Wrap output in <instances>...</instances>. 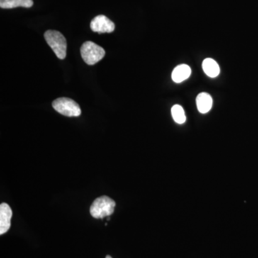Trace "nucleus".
I'll use <instances>...</instances> for the list:
<instances>
[{
	"mask_svg": "<svg viewBox=\"0 0 258 258\" xmlns=\"http://www.w3.org/2000/svg\"><path fill=\"white\" fill-rule=\"evenodd\" d=\"M44 37L56 56L61 60L66 58L67 55V42L63 35L56 30H47L44 34Z\"/></svg>",
	"mask_w": 258,
	"mask_h": 258,
	"instance_id": "1",
	"label": "nucleus"
},
{
	"mask_svg": "<svg viewBox=\"0 0 258 258\" xmlns=\"http://www.w3.org/2000/svg\"><path fill=\"white\" fill-rule=\"evenodd\" d=\"M115 207L114 200L107 196H102L94 200L90 208V212L94 218L103 219L111 216L114 212Z\"/></svg>",
	"mask_w": 258,
	"mask_h": 258,
	"instance_id": "2",
	"label": "nucleus"
},
{
	"mask_svg": "<svg viewBox=\"0 0 258 258\" xmlns=\"http://www.w3.org/2000/svg\"><path fill=\"white\" fill-rule=\"evenodd\" d=\"M81 53L85 62L93 66L103 58L106 52L103 47L94 42L88 41L84 42L81 46Z\"/></svg>",
	"mask_w": 258,
	"mask_h": 258,
	"instance_id": "3",
	"label": "nucleus"
},
{
	"mask_svg": "<svg viewBox=\"0 0 258 258\" xmlns=\"http://www.w3.org/2000/svg\"><path fill=\"white\" fill-rule=\"evenodd\" d=\"M52 107L60 114L69 117H77L81 114L79 105L69 98H59L52 102Z\"/></svg>",
	"mask_w": 258,
	"mask_h": 258,
	"instance_id": "4",
	"label": "nucleus"
},
{
	"mask_svg": "<svg viewBox=\"0 0 258 258\" xmlns=\"http://www.w3.org/2000/svg\"><path fill=\"white\" fill-rule=\"evenodd\" d=\"M92 31L98 33H111L115 30V25L105 15H98L93 19L91 23Z\"/></svg>",
	"mask_w": 258,
	"mask_h": 258,
	"instance_id": "5",
	"label": "nucleus"
},
{
	"mask_svg": "<svg viewBox=\"0 0 258 258\" xmlns=\"http://www.w3.org/2000/svg\"><path fill=\"white\" fill-rule=\"evenodd\" d=\"M13 211L8 204L2 203L0 205V235L6 233L11 225Z\"/></svg>",
	"mask_w": 258,
	"mask_h": 258,
	"instance_id": "6",
	"label": "nucleus"
},
{
	"mask_svg": "<svg viewBox=\"0 0 258 258\" xmlns=\"http://www.w3.org/2000/svg\"><path fill=\"white\" fill-rule=\"evenodd\" d=\"M191 71L187 64H179L173 71L171 74V79L175 83H179L183 82L189 77Z\"/></svg>",
	"mask_w": 258,
	"mask_h": 258,
	"instance_id": "7",
	"label": "nucleus"
},
{
	"mask_svg": "<svg viewBox=\"0 0 258 258\" xmlns=\"http://www.w3.org/2000/svg\"><path fill=\"white\" fill-rule=\"evenodd\" d=\"M197 106L198 111L201 113H208L211 110L212 106V99L210 95L207 93H201L198 95L196 99Z\"/></svg>",
	"mask_w": 258,
	"mask_h": 258,
	"instance_id": "8",
	"label": "nucleus"
},
{
	"mask_svg": "<svg viewBox=\"0 0 258 258\" xmlns=\"http://www.w3.org/2000/svg\"><path fill=\"white\" fill-rule=\"evenodd\" d=\"M33 6L32 0H0V8L3 9H13L21 8H30Z\"/></svg>",
	"mask_w": 258,
	"mask_h": 258,
	"instance_id": "9",
	"label": "nucleus"
},
{
	"mask_svg": "<svg viewBox=\"0 0 258 258\" xmlns=\"http://www.w3.org/2000/svg\"><path fill=\"white\" fill-rule=\"evenodd\" d=\"M203 69L204 72L210 78H216L220 74V66L212 58H207L203 61Z\"/></svg>",
	"mask_w": 258,
	"mask_h": 258,
	"instance_id": "10",
	"label": "nucleus"
},
{
	"mask_svg": "<svg viewBox=\"0 0 258 258\" xmlns=\"http://www.w3.org/2000/svg\"><path fill=\"white\" fill-rule=\"evenodd\" d=\"M171 115L176 123L182 124L186 121V115L182 107L179 105H175L171 108Z\"/></svg>",
	"mask_w": 258,
	"mask_h": 258,
	"instance_id": "11",
	"label": "nucleus"
},
{
	"mask_svg": "<svg viewBox=\"0 0 258 258\" xmlns=\"http://www.w3.org/2000/svg\"><path fill=\"white\" fill-rule=\"evenodd\" d=\"M106 258H112L110 255H107Z\"/></svg>",
	"mask_w": 258,
	"mask_h": 258,
	"instance_id": "12",
	"label": "nucleus"
}]
</instances>
